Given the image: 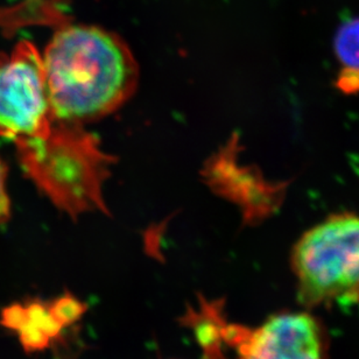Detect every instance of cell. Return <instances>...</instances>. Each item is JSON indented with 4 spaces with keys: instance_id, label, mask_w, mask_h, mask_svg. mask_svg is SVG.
Returning a JSON list of instances; mask_svg holds the SVG:
<instances>
[{
    "instance_id": "8",
    "label": "cell",
    "mask_w": 359,
    "mask_h": 359,
    "mask_svg": "<svg viewBox=\"0 0 359 359\" xmlns=\"http://www.w3.org/2000/svg\"><path fill=\"white\" fill-rule=\"evenodd\" d=\"M336 56L343 69L359 73V18L341 25L334 40Z\"/></svg>"
},
{
    "instance_id": "2",
    "label": "cell",
    "mask_w": 359,
    "mask_h": 359,
    "mask_svg": "<svg viewBox=\"0 0 359 359\" xmlns=\"http://www.w3.org/2000/svg\"><path fill=\"white\" fill-rule=\"evenodd\" d=\"M36 186L70 216L107 210L102 188L112 158L83 126L56 119L45 138L15 144Z\"/></svg>"
},
{
    "instance_id": "3",
    "label": "cell",
    "mask_w": 359,
    "mask_h": 359,
    "mask_svg": "<svg viewBox=\"0 0 359 359\" xmlns=\"http://www.w3.org/2000/svg\"><path fill=\"white\" fill-rule=\"evenodd\" d=\"M292 266L308 302L359 304V215H332L304 232Z\"/></svg>"
},
{
    "instance_id": "1",
    "label": "cell",
    "mask_w": 359,
    "mask_h": 359,
    "mask_svg": "<svg viewBox=\"0 0 359 359\" xmlns=\"http://www.w3.org/2000/svg\"><path fill=\"white\" fill-rule=\"evenodd\" d=\"M42 61L53 114L72 124L83 126L110 114L138 84L130 48L118 35L97 26H60Z\"/></svg>"
},
{
    "instance_id": "7",
    "label": "cell",
    "mask_w": 359,
    "mask_h": 359,
    "mask_svg": "<svg viewBox=\"0 0 359 359\" xmlns=\"http://www.w3.org/2000/svg\"><path fill=\"white\" fill-rule=\"evenodd\" d=\"M181 323L191 329L204 359H225L223 346L226 321L222 301H209L200 297L198 307L187 308Z\"/></svg>"
},
{
    "instance_id": "5",
    "label": "cell",
    "mask_w": 359,
    "mask_h": 359,
    "mask_svg": "<svg viewBox=\"0 0 359 359\" xmlns=\"http://www.w3.org/2000/svg\"><path fill=\"white\" fill-rule=\"evenodd\" d=\"M224 339L238 359H325L321 327L304 313L276 315L256 329L228 325Z\"/></svg>"
},
{
    "instance_id": "10",
    "label": "cell",
    "mask_w": 359,
    "mask_h": 359,
    "mask_svg": "<svg viewBox=\"0 0 359 359\" xmlns=\"http://www.w3.org/2000/svg\"><path fill=\"white\" fill-rule=\"evenodd\" d=\"M10 197L6 190V166L0 158V224L10 218Z\"/></svg>"
},
{
    "instance_id": "9",
    "label": "cell",
    "mask_w": 359,
    "mask_h": 359,
    "mask_svg": "<svg viewBox=\"0 0 359 359\" xmlns=\"http://www.w3.org/2000/svg\"><path fill=\"white\" fill-rule=\"evenodd\" d=\"M48 307L53 316L62 325L63 329L76 325L87 311V304L69 292L49 301Z\"/></svg>"
},
{
    "instance_id": "11",
    "label": "cell",
    "mask_w": 359,
    "mask_h": 359,
    "mask_svg": "<svg viewBox=\"0 0 359 359\" xmlns=\"http://www.w3.org/2000/svg\"><path fill=\"white\" fill-rule=\"evenodd\" d=\"M337 87L344 93H359V73L355 70L342 69L337 79Z\"/></svg>"
},
{
    "instance_id": "4",
    "label": "cell",
    "mask_w": 359,
    "mask_h": 359,
    "mask_svg": "<svg viewBox=\"0 0 359 359\" xmlns=\"http://www.w3.org/2000/svg\"><path fill=\"white\" fill-rule=\"evenodd\" d=\"M55 121L38 49L24 41L10 55L0 53V137L15 144L45 138Z\"/></svg>"
},
{
    "instance_id": "6",
    "label": "cell",
    "mask_w": 359,
    "mask_h": 359,
    "mask_svg": "<svg viewBox=\"0 0 359 359\" xmlns=\"http://www.w3.org/2000/svg\"><path fill=\"white\" fill-rule=\"evenodd\" d=\"M1 325L17 332L27 353L47 349L61 337L65 329L50 313L48 302L33 299L25 304H12L1 311Z\"/></svg>"
}]
</instances>
